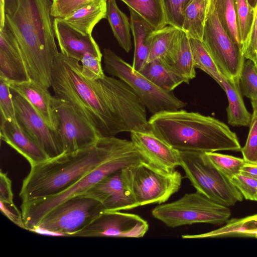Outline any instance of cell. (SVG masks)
<instances>
[{"mask_svg":"<svg viewBox=\"0 0 257 257\" xmlns=\"http://www.w3.org/2000/svg\"><path fill=\"white\" fill-rule=\"evenodd\" d=\"M81 68L78 60L59 53L51 77L55 96L70 103L100 137L140 131L146 108L133 90L113 76L87 80Z\"/></svg>","mask_w":257,"mask_h":257,"instance_id":"obj_1","label":"cell"},{"mask_svg":"<svg viewBox=\"0 0 257 257\" xmlns=\"http://www.w3.org/2000/svg\"><path fill=\"white\" fill-rule=\"evenodd\" d=\"M136 149L131 140L100 137L87 148L31 166L19 196L28 202L59 194L104 162Z\"/></svg>","mask_w":257,"mask_h":257,"instance_id":"obj_2","label":"cell"},{"mask_svg":"<svg viewBox=\"0 0 257 257\" xmlns=\"http://www.w3.org/2000/svg\"><path fill=\"white\" fill-rule=\"evenodd\" d=\"M52 0H10L6 6L5 25L17 40L30 79L49 88L55 42Z\"/></svg>","mask_w":257,"mask_h":257,"instance_id":"obj_3","label":"cell"},{"mask_svg":"<svg viewBox=\"0 0 257 257\" xmlns=\"http://www.w3.org/2000/svg\"><path fill=\"white\" fill-rule=\"evenodd\" d=\"M151 130L179 151L240 152L235 133L210 116L183 109L161 111L148 120Z\"/></svg>","mask_w":257,"mask_h":257,"instance_id":"obj_4","label":"cell"},{"mask_svg":"<svg viewBox=\"0 0 257 257\" xmlns=\"http://www.w3.org/2000/svg\"><path fill=\"white\" fill-rule=\"evenodd\" d=\"M142 161L145 160L137 149L104 162L59 194L22 202L21 208L26 229L31 231L36 227L48 212L64 200L84 194L107 175Z\"/></svg>","mask_w":257,"mask_h":257,"instance_id":"obj_5","label":"cell"},{"mask_svg":"<svg viewBox=\"0 0 257 257\" xmlns=\"http://www.w3.org/2000/svg\"><path fill=\"white\" fill-rule=\"evenodd\" d=\"M152 215L168 227L175 228L197 223L221 224L229 220L231 212L228 206L196 191L173 202L159 204Z\"/></svg>","mask_w":257,"mask_h":257,"instance_id":"obj_6","label":"cell"},{"mask_svg":"<svg viewBox=\"0 0 257 257\" xmlns=\"http://www.w3.org/2000/svg\"><path fill=\"white\" fill-rule=\"evenodd\" d=\"M179 152L180 166L196 191L228 207L242 201L239 191L216 169L205 152Z\"/></svg>","mask_w":257,"mask_h":257,"instance_id":"obj_7","label":"cell"},{"mask_svg":"<svg viewBox=\"0 0 257 257\" xmlns=\"http://www.w3.org/2000/svg\"><path fill=\"white\" fill-rule=\"evenodd\" d=\"M102 54L105 71L126 83L153 114L179 109L186 105L173 91L156 86L110 49H104Z\"/></svg>","mask_w":257,"mask_h":257,"instance_id":"obj_8","label":"cell"},{"mask_svg":"<svg viewBox=\"0 0 257 257\" xmlns=\"http://www.w3.org/2000/svg\"><path fill=\"white\" fill-rule=\"evenodd\" d=\"M105 211L99 201L85 194L78 195L51 210L33 229L50 231L58 236H74Z\"/></svg>","mask_w":257,"mask_h":257,"instance_id":"obj_9","label":"cell"},{"mask_svg":"<svg viewBox=\"0 0 257 257\" xmlns=\"http://www.w3.org/2000/svg\"><path fill=\"white\" fill-rule=\"evenodd\" d=\"M128 170L131 189L138 207L164 203L181 186V174L175 170L167 172L142 161Z\"/></svg>","mask_w":257,"mask_h":257,"instance_id":"obj_10","label":"cell"},{"mask_svg":"<svg viewBox=\"0 0 257 257\" xmlns=\"http://www.w3.org/2000/svg\"><path fill=\"white\" fill-rule=\"evenodd\" d=\"M201 41L221 75L239 82L245 58L222 28L215 9L214 0L210 2Z\"/></svg>","mask_w":257,"mask_h":257,"instance_id":"obj_11","label":"cell"},{"mask_svg":"<svg viewBox=\"0 0 257 257\" xmlns=\"http://www.w3.org/2000/svg\"><path fill=\"white\" fill-rule=\"evenodd\" d=\"M53 108L57 118L56 131L65 153L87 148L100 137L91 124L70 103L55 95Z\"/></svg>","mask_w":257,"mask_h":257,"instance_id":"obj_12","label":"cell"},{"mask_svg":"<svg viewBox=\"0 0 257 257\" xmlns=\"http://www.w3.org/2000/svg\"><path fill=\"white\" fill-rule=\"evenodd\" d=\"M148 229V222L137 214L105 211L74 237L140 238Z\"/></svg>","mask_w":257,"mask_h":257,"instance_id":"obj_13","label":"cell"},{"mask_svg":"<svg viewBox=\"0 0 257 257\" xmlns=\"http://www.w3.org/2000/svg\"><path fill=\"white\" fill-rule=\"evenodd\" d=\"M17 121L21 128L45 151L50 159L64 153L56 130L51 128L23 97L13 96Z\"/></svg>","mask_w":257,"mask_h":257,"instance_id":"obj_14","label":"cell"},{"mask_svg":"<svg viewBox=\"0 0 257 257\" xmlns=\"http://www.w3.org/2000/svg\"><path fill=\"white\" fill-rule=\"evenodd\" d=\"M128 168L107 175L83 194L99 201L105 211L126 210L138 207L130 185Z\"/></svg>","mask_w":257,"mask_h":257,"instance_id":"obj_15","label":"cell"},{"mask_svg":"<svg viewBox=\"0 0 257 257\" xmlns=\"http://www.w3.org/2000/svg\"><path fill=\"white\" fill-rule=\"evenodd\" d=\"M131 141L149 164L167 172L180 166V152L156 135L151 130L131 133Z\"/></svg>","mask_w":257,"mask_h":257,"instance_id":"obj_16","label":"cell"},{"mask_svg":"<svg viewBox=\"0 0 257 257\" xmlns=\"http://www.w3.org/2000/svg\"><path fill=\"white\" fill-rule=\"evenodd\" d=\"M53 27L61 53L80 61L89 53L101 58L103 54L92 35H83L71 27L62 18H54Z\"/></svg>","mask_w":257,"mask_h":257,"instance_id":"obj_17","label":"cell"},{"mask_svg":"<svg viewBox=\"0 0 257 257\" xmlns=\"http://www.w3.org/2000/svg\"><path fill=\"white\" fill-rule=\"evenodd\" d=\"M0 78L15 82L30 80L20 46L6 25L0 28Z\"/></svg>","mask_w":257,"mask_h":257,"instance_id":"obj_18","label":"cell"},{"mask_svg":"<svg viewBox=\"0 0 257 257\" xmlns=\"http://www.w3.org/2000/svg\"><path fill=\"white\" fill-rule=\"evenodd\" d=\"M8 82L11 90L25 98L46 123L56 130L57 118L53 108L54 96L48 88L31 80Z\"/></svg>","mask_w":257,"mask_h":257,"instance_id":"obj_19","label":"cell"},{"mask_svg":"<svg viewBox=\"0 0 257 257\" xmlns=\"http://www.w3.org/2000/svg\"><path fill=\"white\" fill-rule=\"evenodd\" d=\"M2 140L22 155L31 167L50 159L42 148L28 136L18 122L1 119Z\"/></svg>","mask_w":257,"mask_h":257,"instance_id":"obj_20","label":"cell"},{"mask_svg":"<svg viewBox=\"0 0 257 257\" xmlns=\"http://www.w3.org/2000/svg\"><path fill=\"white\" fill-rule=\"evenodd\" d=\"M182 30L172 26L154 30L148 62L161 59L168 66L173 64L179 50Z\"/></svg>","mask_w":257,"mask_h":257,"instance_id":"obj_21","label":"cell"},{"mask_svg":"<svg viewBox=\"0 0 257 257\" xmlns=\"http://www.w3.org/2000/svg\"><path fill=\"white\" fill-rule=\"evenodd\" d=\"M107 1H90L62 19L82 34L92 35L95 26L102 19L107 18Z\"/></svg>","mask_w":257,"mask_h":257,"instance_id":"obj_22","label":"cell"},{"mask_svg":"<svg viewBox=\"0 0 257 257\" xmlns=\"http://www.w3.org/2000/svg\"><path fill=\"white\" fill-rule=\"evenodd\" d=\"M130 13L131 29L134 40L135 50L132 67L140 71L148 62L152 34L154 31L138 14L128 8Z\"/></svg>","mask_w":257,"mask_h":257,"instance_id":"obj_23","label":"cell"},{"mask_svg":"<svg viewBox=\"0 0 257 257\" xmlns=\"http://www.w3.org/2000/svg\"><path fill=\"white\" fill-rule=\"evenodd\" d=\"M228 99L226 108L228 123L232 126H247L250 123L251 114L244 103L239 82H235L223 76L220 84Z\"/></svg>","mask_w":257,"mask_h":257,"instance_id":"obj_24","label":"cell"},{"mask_svg":"<svg viewBox=\"0 0 257 257\" xmlns=\"http://www.w3.org/2000/svg\"><path fill=\"white\" fill-rule=\"evenodd\" d=\"M159 88L167 91H173L186 80L173 71L161 59L147 62L139 71Z\"/></svg>","mask_w":257,"mask_h":257,"instance_id":"obj_25","label":"cell"},{"mask_svg":"<svg viewBox=\"0 0 257 257\" xmlns=\"http://www.w3.org/2000/svg\"><path fill=\"white\" fill-rule=\"evenodd\" d=\"M210 0H190L185 11L182 30L188 38L201 41Z\"/></svg>","mask_w":257,"mask_h":257,"instance_id":"obj_26","label":"cell"},{"mask_svg":"<svg viewBox=\"0 0 257 257\" xmlns=\"http://www.w3.org/2000/svg\"><path fill=\"white\" fill-rule=\"evenodd\" d=\"M157 30L168 25L164 0H120Z\"/></svg>","mask_w":257,"mask_h":257,"instance_id":"obj_27","label":"cell"},{"mask_svg":"<svg viewBox=\"0 0 257 257\" xmlns=\"http://www.w3.org/2000/svg\"><path fill=\"white\" fill-rule=\"evenodd\" d=\"M107 19L120 46L128 53L132 48L131 24L125 14L118 7L115 0L107 1Z\"/></svg>","mask_w":257,"mask_h":257,"instance_id":"obj_28","label":"cell"},{"mask_svg":"<svg viewBox=\"0 0 257 257\" xmlns=\"http://www.w3.org/2000/svg\"><path fill=\"white\" fill-rule=\"evenodd\" d=\"M214 6L222 28L241 51V40L237 24L234 1L214 0Z\"/></svg>","mask_w":257,"mask_h":257,"instance_id":"obj_29","label":"cell"},{"mask_svg":"<svg viewBox=\"0 0 257 257\" xmlns=\"http://www.w3.org/2000/svg\"><path fill=\"white\" fill-rule=\"evenodd\" d=\"M177 74L185 79L187 83L196 76L195 67L189 38L182 31L181 45L173 64L169 66Z\"/></svg>","mask_w":257,"mask_h":257,"instance_id":"obj_30","label":"cell"},{"mask_svg":"<svg viewBox=\"0 0 257 257\" xmlns=\"http://www.w3.org/2000/svg\"><path fill=\"white\" fill-rule=\"evenodd\" d=\"M189 41L195 68L206 73L220 85L223 76L202 42L193 38H190Z\"/></svg>","mask_w":257,"mask_h":257,"instance_id":"obj_31","label":"cell"},{"mask_svg":"<svg viewBox=\"0 0 257 257\" xmlns=\"http://www.w3.org/2000/svg\"><path fill=\"white\" fill-rule=\"evenodd\" d=\"M216 169L230 180L233 176L240 173L245 161L242 158L216 152H205Z\"/></svg>","mask_w":257,"mask_h":257,"instance_id":"obj_32","label":"cell"},{"mask_svg":"<svg viewBox=\"0 0 257 257\" xmlns=\"http://www.w3.org/2000/svg\"><path fill=\"white\" fill-rule=\"evenodd\" d=\"M241 48L250 33L254 19V9L247 0H233Z\"/></svg>","mask_w":257,"mask_h":257,"instance_id":"obj_33","label":"cell"},{"mask_svg":"<svg viewBox=\"0 0 257 257\" xmlns=\"http://www.w3.org/2000/svg\"><path fill=\"white\" fill-rule=\"evenodd\" d=\"M252 113L249 130L245 145L241 148L243 159L246 162L257 163V100H250Z\"/></svg>","mask_w":257,"mask_h":257,"instance_id":"obj_34","label":"cell"},{"mask_svg":"<svg viewBox=\"0 0 257 257\" xmlns=\"http://www.w3.org/2000/svg\"><path fill=\"white\" fill-rule=\"evenodd\" d=\"M241 91L250 100H257V71L253 62L247 59L242 69L239 81Z\"/></svg>","mask_w":257,"mask_h":257,"instance_id":"obj_35","label":"cell"},{"mask_svg":"<svg viewBox=\"0 0 257 257\" xmlns=\"http://www.w3.org/2000/svg\"><path fill=\"white\" fill-rule=\"evenodd\" d=\"M8 80L0 78L1 119L17 122L13 96Z\"/></svg>","mask_w":257,"mask_h":257,"instance_id":"obj_36","label":"cell"},{"mask_svg":"<svg viewBox=\"0 0 257 257\" xmlns=\"http://www.w3.org/2000/svg\"><path fill=\"white\" fill-rule=\"evenodd\" d=\"M190 0H164L168 25L181 29L184 22V11Z\"/></svg>","mask_w":257,"mask_h":257,"instance_id":"obj_37","label":"cell"},{"mask_svg":"<svg viewBox=\"0 0 257 257\" xmlns=\"http://www.w3.org/2000/svg\"><path fill=\"white\" fill-rule=\"evenodd\" d=\"M101 58L91 53L85 54L81 58V71L88 80L94 81L103 78L105 74L101 65Z\"/></svg>","mask_w":257,"mask_h":257,"instance_id":"obj_38","label":"cell"},{"mask_svg":"<svg viewBox=\"0 0 257 257\" xmlns=\"http://www.w3.org/2000/svg\"><path fill=\"white\" fill-rule=\"evenodd\" d=\"M230 182L246 199L257 201V179L240 173L232 177Z\"/></svg>","mask_w":257,"mask_h":257,"instance_id":"obj_39","label":"cell"},{"mask_svg":"<svg viewBox=\"0 0 257 257\" xmlns=\"http://www.w3.org/2000/svg\"><path fill=\"white\" fill-rule=\"evenodd\" d=\"M92 1L93 0H56L52 2L51 15L54 18H64Z\"/></svg>","mask_w":257,"mask_h":257,"instance_id":"obj_40","label":"cell"},{"mask_svg":"<svg viewBox=\"0 0 257 257\" xmlns=\"http://www.w3.org/2000/svg\"><path fill=\"white\" fill-rule=\"evenodd\" d=\"M242 53L246 59L257 61V4L254 8V15L249 35L241 48Z\"/></svg>","mask_w":257,"mask_h":257,"instance_id":"obj_41","label":"cell"},{"mask_svg":"<svg viewBox=\"0 0 257 257\" xmlns=\"http://www.w3.org/2000/svg\"><path fill=\"white\" fill-rule=\"evenodd\" d=\"M0 210L14 223L26 229L22 211H20L14 203H10L0 201Z\"/></svg>","mask_w":257,"mask_h":257,"instance_id":"obj_42","label":"cell"},{"mask_svg":"<svg viewBox=\"0 0 257 257\" xmlns=\"http://www.w3.org/2000/svg\"><path fill=\"white\" fill-rule=\"evenodd\" d=\"M0 201L13 203V193L12 188V181L7 173L0 172Z\"/></svg>","mask_w":257,"mask_h":257,"instance_id":"obj_43","label":"cell"},{"mask_svg":"<svg viewBox=\"0 0 257 257\" xmlns=\"http://www.w3.org/2000/svg\"><path fill=\"white\" fill-rule=\"evenodd\" d=\"M240 173L257 179V163L245 162Z\"/></svg>","mask_w":257,"mask_h":257,"instance_id":"obj_44","label":"cell"},{"mask_svg":"<svg viewBox=\"0 0 257 257\" xmlns=\"http://www.w3.org/2000/svg\"><path fill=\"white\" fill-rule=\"evenodd\" d=\"M0 28L5 26V16H6V1H0Z\"/></svg>","mask_w":257,"mask_h":257,"instance_id":"obj_45","label":"cell"},{"mask_svg":"<svg viewBox=\"0 0 257 257\" xmlns=\"http://www.w3.org/2000/svg\"><path fill=\"white\" fill-rule=\"evenodd\" d=\"M250 6L254 9L256 4L257 0H247Z\"/></svg>","mask_w":257,"mask_h":257,"instance_id":"obj_46","label":"cell"},{"mask_svg":"<svg viewBox=\"0 0 257 257\" xmlns=\"http://www.w3.org/2000/svg\"><path fill=\"white\" fill-rule=\"evenodd\" d=\"M255 65L256 69V71H257V61L256 62V63L255 64Z\"/></svg>","mask_w":257,"mask_h":257,"instance_id":"obj_47","label":"cell"},{"mask_svg":"<svg viewBox=\"0 0 257 257\" xmlns=\"http://www.w3.org/2000/svg\"><path fill=\"white\" fill-rule=\"evenodd\" d=\"M254 237L257 238V234H256L255 235H254Z\"/></svg>","mask_w":257,"mask_h":257,"instance_id":"obj_48","label":"cell"},{"mask_svg":"<svg viewBox=\"0 0 257 257\" xmlns=\"http://www.w3.org/2000/svg\"><path fill=\"white\" fill-rule=\"evenodd\" d=\"M55 1H56V0H52V2H54Z\"/></svg>","mask_w":257,"mask_h":257,"instance_id":"obj_49","label":"cell"}]
</instances>
